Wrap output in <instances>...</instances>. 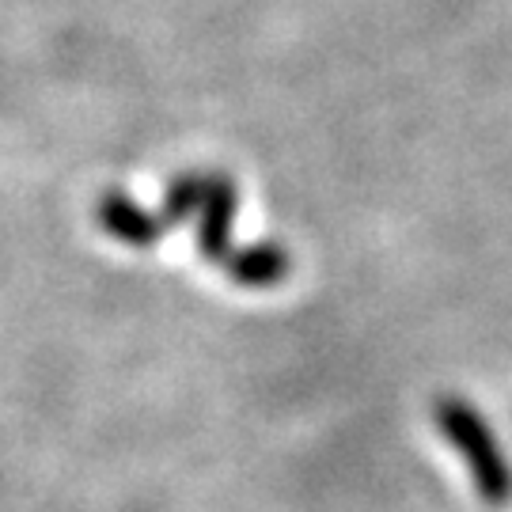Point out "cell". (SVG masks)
<instances>
[{
  "mask_svg": "<svg viewBox=\"0 0 512 512\" xmlns=\"http://www.w3.org/2000/svg\"><path fill=\"white\" fill-rule=\"evenodd\" d=\"M433 418L437 429L448 437V444L459 452V459L467 463V471L475 478V490L482 501L490 505H505L512 501V467L501 444H497L494 429L486 425V418L475 406L459 395H444L433 403Z\"/></svg>",
  "mask_w": 512,
  "mask_h": 512,
  "instance_id": "1",
  "label": "cell"
},
{
  "mask_svg": "<svg viewBox=\"0 0 512 512\" xmlns=\"http://www.w3.org/2000/svg\"><path fill=\"white\" fill-rule=\"evenodd\" d=\"M236 183L228 175H209V198H205L202 213H198V251L209 258L213 266H224L236 255L232 247V224H236Z\"/></svg>",
  "mask_w": 512,
  "mask_h": 512,
  "instance_id": "2",
  "label": "cell"
},
{
  "mask_svg": "<svg viewBox=\"0 0 512 512\" xmlns=\"http://www.w3.org/2000/svg\"><path fill=\"white\" fill-rule=\"evenodd\" d=\"M95 220H99V228H107L110 236L118 239V243H126V247H152L167 232L160 213L141 209L122 190H110V194H103L95 202Z\"/></svg>",
  "mask_w": 512,
  "mask_h": 512,
  "instance_id": "3",
  "label": "cell"
},
{
  "mask_svg": "<svg viewBox=\"0 0 512 512\" xmlns=\"http://www.w3.org/2000/svg\"><path fill=\"white\" fill-rule=\"evenodd\" d=\"M289 266H293V255L281 243H255V247H243L228 258L224 274L243 289H270V285L289 277Z\"/></svg>",
  "mask_w": 512,
  "mask_h": 512,
  "instance_id": "4",
  "label": "cell"
},
{
  "mask_svg": "<svg viewBox=\"0 0 512 512\" xmlns=\"http://www.w3.org/2000/svg\"><path fill=\"white\" fill-rule=\"evenodd\" d=\"M209 175H213V171H183V175L171 179V186H167V194H164V205H160V220H164L167 232H171L175 224H183V220L202 213L205 198H209Z\"/></svg>",
  "mask_w": 512,
  "mask_h": 512,
  "instance_id": "5",
  "label": "cell"
}]
</instances>
